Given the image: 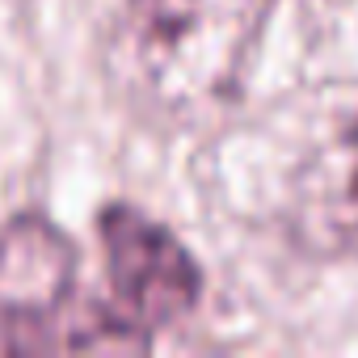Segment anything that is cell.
I'll return each mask as SVG.
<instances>
[{"label": "cell", "mask_w": 358, "mask_h": 358, "mask_svg": "<svg viewBox=\"0 0 358 358\" xmlns=\"http://www.w3.org/2000/svg\"><path fill=\"white\" fill-rule=\"evenodd\" d=\"M270 0H127L118 55L131 85L164 114L228 97L257 47Z\"/></svg>", "instance_id": "1"}, {"label": "cell", "mask_w": 358, "mask_h": 358, "mask_svg": "<svg viewBox=\"0 0 358 358\" xmlns=\"http://www.w3.org/2000/svg\"><path fill=\"white\" fill-rule=\"evenodd\" d=\"M106 249V303L93 308L110 345H139L148 333L186 316L199 299V270L190 253L160 224L131 207H110L101 215Z\"/></svg>", "instance_id": "2"}, {"label": "cell", "mask_w": 358, "mask_h": 358, "mask_svg": "<svg viewBox=\"0 0 358 358\" xmlns=\"http://www.w3.org/2000/svg\"><path fill=\"white\" fill-rule=\"evenodd\" d=\"M76 253L47 220H17L0 232V345L59 350V316L72 291Z\"/></svg>", "instance_id": "3"}, {"label": "cell", "mask_w": 358, "mask_h": 358, "mask_svg": "<svg viewBox=\"0 0 358 358\" xmlns=\"http://www.w3.org/2000/svg\"><path fill=\"white\" fill-rule=\"evenodd\" d=\"M337 190H341V207H345V232L358 241V127L350 131L345 148H341V169H337Z\"/></svg>", "instance_id": "4"}]
</instances>
